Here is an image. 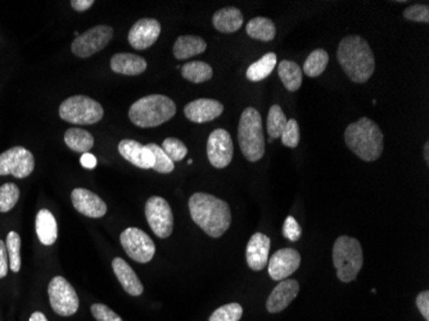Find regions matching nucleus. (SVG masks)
<instances>
[{
    "instance_id": "obj_1",
    "label": "nucleus",
    "mask_w": 429,
    "mask_h": 321,
    "mask_svg": "<svg viewBox=\"0 0 429 321\" xmlns=\"http://www.w3.org/2000/svg\"><path fill=\"white\" fill-rule=\"evenodd\" d=\"M337 59L346 76L357 84H364L376 71V57L369 43L359 35H350L341 40Z\"/></svg>"
},
{
    "instance_id": "obj_2",
    "label": "nucleus",
    "mask_w": 429,
    "mask_h": 321,
    "mask_svg": "<svg viewBox=\"0 0 429 321\" xmlns=\"http://www.w3.org/2000/svg\"><path fill=\"white\" fill-rule=\"evenodd\" d=\"M189 211L193 221L212 238H220L231 228V207L215 196L207 193L193 194L189 199Z\"/></svg>"
},
{
    "instance_id": "obj_3",
    "label": "nucleus",
    "mask_w": 429,
    "mask_h": 321,
    "mask_svg": "<svg viewBox=\"0 0 429 321\" xmlns=\"http://www.w3.org/2000/svg\"><path fill=\"white\" fill-rule=\"evenodd\" d=\"M346 145L365 162H373L383 153V132L368 117H361L347 126L344 132Z\"/></svg>"
},
{
    "instance_id": "obj_4",
    "label": "nucleus",
    "mask_w": 429,
    "mask_h": 321,
    "mask_svg": "<svg viewBox=\"0 0 429 321\" xmlns=\"http://www.w3.org/2000/svg\"><path fill=\"white\" fill-rule=\"evenodd\" d=\"M176 113V105L172 99L152 94L137 100L129 110V118L138 127H157L170 121Z\"/></svg>"
},
{
    "instance_id": "obj_5",
    "label": "nucleus",
    "mask_w": 429,
    "mask_h": 321,
    "mask_svg": "<svg viewBox=\"0 0 429 321\" xmlns=\"http://www.w3.org/2000/svg\"><path fill=\"white\" fill-rule=\"evenodd\" d=\"M238 142L243 156L250 162H258L265 154V137L263 118L253 107H247L239 121Z\"/></svg>"
},
{
    "instance_id": "obj_6",
    "label": "nucleus",
    "mask_w": 429,
    "mask_h": 321,
    "mask_svg": "<svg viewBox=\"0 0 429 321\" xmlns=\"http://www.w3.org/2000/svg\"><path fill=\"white\" fill-rule=\"evenodd\" d=\"M333 265L337 270V278L341 282H354L364 265L363 248L360 242L351 236H339L333 246Z\"/></svg>"
},
{
    "instance_id": "obj_7",
    "label": "nucleus",
    "mask_w": 429,
    "mask_h": 321,
    "mask_svg": "<svg viewBox=\"0 0 429 321\" xmlns=\"http://www.w3.org/2000/svg\"><path fill=\"white\" fill-rule=\"evenodd\" d=\"M103 107L85 95H73L60 105V116L70 124L92 125L103 118Z\"/></svg>"
},
{
    "instance_id": "obj_8",
    "label": "nucleus",
    "mask_w": 429,
    "mask_h": 321,
    "mask_svg": "<svg viewBox=\"0 0 429 321\" xmlns=\"http://www.w3.org/2000/svg\"><path fill=\"white\" fill-rule=\"evenodd\" d=\"M48 295H49L51 306L55 314L60 316H71L78 312L79 297L76 295L73 285L67 282L65 278L62 276L53 278L49 283Z\"/></svg>"
},
{
    "instance_id": "obj_9",
    "label": "nucleus",
    "mask_w": 429,
    "mask_h": 321,
    "mask_svg": "<svg viewBox=\"0 0 429 321\" xmlns=\"http://www.w3.org/2000/svg\"><path fill=\"white\" fill-rule=\"evenodd\" d=\"M112 38V27L98 25L76 36V39L73 41L71 49L73 54L79 58H89L95 53L100 52L103 48H106Z\"/></svg>"
},
{
    "instance_id": "obj_10",
    "label": "nucleus",
    "mask_w": 429,
    "mask_h": 321,
    "mask_svg": "<svg viewBox=\"0 0 429 321\" xmlns=\"http://www.w3.org/2000/svg\"><path fill=\"white\" fill-rule=\"evenodd\" d=\"M121 246L127 256L139 263H149L156 253V246L151 236L138 228H127L120 236Z\"/></svg>"
},
{
    "instance_id": "obj_11",
    "label": "nucleus",
    "mask_w": 429,
    "mask_h": 321,
    "mask_svg": "<svg viewBox=\"0 0 429 321\" xmlns=\"http://www.w3.org/2000/svg\"><path fill=\"white\" fill-rule=\"evenodd\" d=\"M147 221L159 238H169L174 230V215L169 202L161 197H151L146 204Z\"/></svg>"
},
{
    "instance_id": "obj_12",
    "label": "nucleus",
    "mask_w": 429,
    "mask_h": 321,
    "mask_svg": "<svg viewBox=\"0 0 429 321\" xmlns=\"http://www.w3.org/2000/svg\"><path fill=\"white\" fill-rule=\"evenodd\" d=\"M35 169L33 153L23 147H14L0 154V175H14L17 179H25L31 175Z\"/></svg>"
},
{
    "instance_id": "obj_13",
    "label": "nucleus",
    "mask_w": 429,
    "mask_h": 321,
    "mask_svg": "<svg viewBox=\"0 0 429 321\" xmlns=\"http://www.w3.org/2000/svg\"><path fill=\"white\" fill-rule=\"evenodd\" d=\"M234 154V145L231 134L225 129H216L207 140V156L215 169H225L229 166Z\"/></svg>"
},
{
    "instance_id": "obj_14",
    "label": "nucleus",
    "mask_w": 429,
    "mask_h": 321,
    "mask_svg": "<svg viewBox=\"0 0 429 321\" xmlns=\"http://www.w3.org/2000/svg\"><path fill=\"white\" fill-rule=\"evenodd\" d=\"M301 265V255L295 248L277 251L269 260V275L272 280L282 282L297 271Z\"/></svg>"
},
{
    "instance_id": "obj_15",
    "label": "nucleus",
    "mask_w": 429,
    "mask_h": 321,
    "mask_svg": "<svg viewBox=\"0 0 429 321\" xmlns=\"http://www.w3.org/2000/svg\"><path fill=\"white\" fill-rule=\"evenodd\" d=\"M161 33V23L154 19L139 20L129 31V44L137 51L152 46Z\"/></svg>"
},
{
    "instance_id": "obj_16",
    "label": "nucleus",
    "mask_w": 429,
    "mask_h": 321,
    "mask_svg": "<svg viewBox=\"0 0 429 321\" xmlns=\"http://www.w3.org/2000/svg\"><path fill=\"white\" fill-rule=\"evenodd\" d=\"M224 112V105L216 99L201 98L185 105V117L196 124H205L212 121Z\"/></svg>"
},
{
    "instance_id": "obj_17",
    "label": "nucleus",
    "mask_w": 429,
    "mask_h": 321,
    "mask_svg": "<svg viewBox=\"0 0 429 321\" xmlns=\"http://www.w3.org/2000/svg\"><path fill=\"white\" fill-rule=\"evenodd\" d=\"M73 207L84 216L100 219L107 214V204L90 190L76 188L71 194Z\"/></svg>"
},
{
    "instance_id": "obj_18",
    "label": "nucleus",
    "mask_w": 429,
    "mask_h": 321,
    "mask_svg": "<svg viewBox=\"0 0 429 321\" xmlns=\"http://www.w3.org/2000/svg\"><path fill=\"white\" fill-rule=\"evenodd\" d=\"M300 292V284L293 279H284L277 284L266 302L268 312L277 314L291 305Z\"/></svg>"
},
{
    "instance_id": "obj_19",
    "label": "nucleus",
    "mask_w": 429,
    "mask_h": 321,
    "mask_svg": "<svg viewBox=\"0 0 429 321\" xmlns=\"http://www.w3.org/2000/svg\"><path fill=\"white\" fill-rule=\"evenodd\" d=\"M270 239L263 233H256L251 236L245 248V260L250 269L261 271L269 263Z\"/></svg>"
},
{
    "instance_id": "obj_20",
    "label": "nucleus",
    "mask_w": 429,
    "mask_h": 321,
    "mask_svg": "<svg viewBox=\"0 0 429 321\" xmlns=\"http://www.w3.org/2000/svg\"><path fill=\"white\" fill-rule=\"evenodd\" d=\"M120 154L130 164L143 170H149L154 166V156L147 145L140 144L137 140L124 139L119 144Z\"/></svg>"
},
{
    "instance_id": "obj_21",
    "label": "nucleus",
    "mask_w": 429,
    "mask_h": 321,
    "mask_svg": "<svg viewBox=\"0 0 429 321\" xmlns=\"http://www.w3.org/2000/svg\"><path fill=\"white\" fill-rule=\"evenodd\" d=\"M113 73L126 76H138L147 70V60L132 53H117L111 58Z\"/></svg>"
},
{
    "instance_id": "obj_22",
    "label": "nucleus",
    "mask_w": 429,
    "mask_h": 321,
    "mask_svg": "<svg viewBox=\"0 0 429 321\" xmlns=\"http://www.w3.org/2000/svg\"><path fill=\"white\" fill-rule=\"evenodd\" d=\"M112 268L115 274L119 279L120 284L122 285V288L125 289V292H127L129 295L137 297V295H140L144 292V287H143L142 282L139 280L138 275L132 269V266L124 261L122 258L116 257L112 261Z\"/></svg>"
},
{
    "instance_id": "obj_23",
    "label": "nucleus",
    "mask_w": 429,
    "mask_h": 321,
    "mask_svg": "<svg viewBox=\"0 0 429 321\" xmlns=\"http://www.w3.org/2000/svg\"><path fill=\"white\" fill-rule=\"evenodd\" d=\"M243 14L235 7L223 8L213 14L212 23L220 33H237L243 25Z\"/></svg>"
},
{
    "instance_id": "obj_24",
    "label": "nucleus",
    "mask_w": 429,
    "mask_h": 321,
    "mask_svg": "<svg viewBox=\"0 0 429 321\" xmlns=\"http://www.w3.org/2000/svg\"><path fill=\"white\" fill-rule=\"evenodd\" d=\"M36 234L44 246H53L58 238V225L49 210H40L36 215Z\"/></svg>"
},
{
    "instance_id": "obj_25",
    "label": "nucleus",
    "mask_w": 429,
    "mask_h": 321,
    "mask_svg": "<svg viewBox=\"0 0 429 321\" xmlns=\"http://www.w3.org/2000/svg\"><path fill=\"white\" fill-rule=\"evenodd\" d=\"M207 44L205 40L199 36L193 35H184L179 36L175 44H174V56L176 59L192 58L194 56H198L201 53L206 52Z\"/></svg>"
},
{
    "instance_id": "obj_26",
    "label": "nucleus",
    "mask_w": 429,
    "mask_h": 321,
    "mask_svg": "<svg viewBox=\"0 0 429 321\" xmlns=\"http://www.w3.org/2000/svg\"><path fill=\"white\" fill-rule=\"evenodd\" d=\"M277 75L288 92H297L302 85V70L293 60L283 59L277 66Z\"/></svg>"
},
{
    "instance_id": "obj_27",
    "label": "nucleus",
    "mask_w": 429,
    "mask_h": 321,
    "mask_svg": "<svg viewBox=\"0 0 429 321\" xmlns=\"http://www.w3.org/2000/svg\"><path fill=\"white\" fill-rule=\"evenodd\" d=\"M277 60L275 53H266L265 56L258 59V62L252 63L251 66L247 68V73H245L247 79L252 83H258V81L266 79L274 71V68L277 66Z\"/></svg>"
},
{
    "instance_id": "obj_28",
    "label": "nucleus",
    "mask_w": 429,
    "mask_h": 321,
    "mask_svg": "<svg viewBox=\"0 0 429 321\" xmlns=\"http://www.w3.org/2000/svg\"><path fill=\"white\" fill-rule=\"evenodd\" d=\"M245 33L252 39L260 41H271L277 35V27L270 19L266 17H255L245 27Z\"/></svg>"
},
{
    "instance_id": "obj_29",
    "label": "nucleus",
    "mask_w": 429,
    "mask_h": 321,
    "mask_svg": "<svg viewBox=\"0 0 429 321\" xmlns=\"http://www.w3.org/2000/svg\"><path fill=\"white\" fill-rule=\"evenodd\" d=\"M65 143L70 149L78 153H89L94 145L92 134L84 129H68L65 132Z\"/></svg>"
},
{
    "instance_id": "obj_30",
    "label": "nucleus",
    "mask_w": 429,
    "mask_h": 321,
    "mask_svg": "<svg viewBox=\"0 0 429 321\" xmlns=\"http://www.w3.org/2000/svg\"><path fill=\"white\" fill-rule=\"evenodd\" d=\"M181 75L185 80L191 81L193 84H202L212 79L213 70L206 62L194 60V62H188L181 67Z\"/></svg>"
},
{
    "instance_id": "obj_31",
    "label": "nucleus",
    "mask_w": 429,
    "mask_h": 321,
    "mask_svg": "<svg viewBox=\"0 0 429 321\" xmlns=\"http://www.w3.org/2000/svg\"><path fill=\"white\" fill-rule=\"evenodd\" d=\"M329 63V54L324 49H315L304 60V73L309 78H317L325 71Z\"/></svg>"
},
{
    "instance_id": "obj_32",
    "label": "nucleus",
    "mask_w": 429,
    "mask_h": 321,
    "mask_svg": "<svg viewBox=\"0 0 429 321\" xmlns=\"http://www.w3.org/2000/svg\"><path fill=\"white\" fill-rule=\"evenodd\" d=\"M288 122V118L285 117L283 110L277 105H271L270 111L268 113V134L271 139L280 138L282 132H284L285 126Z\"/></svg>"
},
{
    "instance_id": "obj_33",
    "label": "nucleus",
    "mask_w": 429,
    "mask_h": 321,
    "mask_svg": "<svg viewBox=\"0 0 429 321\" xmlns=\"http://www.w3.org/2000/svg\"><path fill=\"white\" fill-rule=\"evenodd\" d=\"M7 247L8 260L11 263V270L14 273H18L21 269V238L18 233L11 231L7 236Z\"/></svg>"
},
{
    "instance_id": "obj_34",
    "label": "nucleus",
    "mask_w": 429,
    "mask_h": 321,
    "mask_svg": "<svg viewBox=\"0 0 429 321\" xmlns=\"http://www.w3.org/2000/svg\"><path fill=\"white\" fill-rule=\"evenodd\" d=\"M20 199V189L14 183H7L0 186V212L12 210Z\"/></svg>"
},
{
    "instance_id": "obj_35",
    "label": "nucleus",
    "mask_w": 429,
    "mask_h": 321,
    "mask_svg": "<svg viewBox=\"0 0 429 321\" xmlns=\"http://www.w3.org/2000/svg\"><path fill=\"white\" fill-rule=\"evenodd\" d=\"M243 315V307L239 303H228L215 310L208 321H239Z\"/></svg>"
},
{
    "instance_id": "obj_36",
    "label": "nucleus",
    "mask_w": 429,
    "mask_h": 321,
    "mask_svg": "<svg viewBox=\"0 0 429 321\" xmlns=\"http://www.w3.org/2000/svg\"><path fill=\"white\" fill-rule=\"evenodd\" d=\"M147 148H149V151L152 152L153 156H154L153 170L157 171L159 174H170L174 171L175 164L167 157V154L159 145L149 143V144H147Z\"/></svg>"
},
{
    "instance_id": "obj_37",
    "label": "nucleus",
    "mask_w": 429,
    "mask_h": 321,
    "mask_svg": "<svg viewBox=\"0 0 429 321\" xmlns=\"http://www.w3.org/2000/svg\"><path fill=\"white\" fill-rule=\"evenodd\" d=\"M161 148L164 149V152L167 154V157L170 158L174 164L181 161L188 154L186 145L181 140L176 138L165 139Z\"/></svg>"
},
{
    "instance_id": "obj_38",
    "label": "nucleus",
    "mask_w": 429,
    "mask_h": 321,
    "mask_svg": "<svg viewBox=\"0 0 429 321\" xmlns=\"http://www.w3.org/2000/svg\"><path fill=\"white\" fill-rule=\"evenodd\" d=\"M280 139H282V143L288 148H296L300 144V139H301L300 126H298V122L295 118L288 120L287 126H285L284 132L280 135Z\"/></svg>"
},
{
    "instance_id": "obj_39",
    "label": "nucleus",
    "mask_w": 429,
    "mask_h": 321,
    "mask_svg": "<svg viewBox=\"0 0 429 321\" xmlns=\"http://www.w3.org/2000/svg\"><path fill=\"white\" fill-rule=\"evenodd\" d=\"M403 17L406 20L414 21V22H429V6L428 4H414L410 6L403 11Z\"/></svg>"
},
{
    "instance_id": "obj_40",
    "label": "nucleus",
    "mask_w": 429,
    "mask_h": 321,
    "mask_svg": "<svg viewBox=\"0 0 429 321\" xmlns=\"http://www.w3.org/2000/svg\"><path fill=\"white\" fill-rule=\"evenodd\" d=\"M301 234H302V230H301L297 220L293 216L287 217L283 225V236L291 242H297L298 239L301 238Z\"/></svg>"
},
{
    "instance_id": "obj_41",
    "label": "nucleus",
    "mask_w": 429,
    "mask_h": 321,
    "mask_svg": "<svg viewBox=\"0 0 429 321\" xmlns=\"http://www.w3.org/2000/svg\"><path fill=\"white\" fill-rule=\"evenodd\" d=\"M92 314L97 321H122L119 315L102 303H94L92 306Z\"/></svg>"
},
{
    "instance_id": "obj_42",
    "label": "nucleus",
    "mask_w": 429,
    "mask_h": 321,
    "mask_svg": "<svg viewBox=\"0 0 429 321\" xmlns=\"http://www.w3.org/2000/svg\"><path fill=\"white\" fill-rule=\"evenodd\" d=\"M416 307L425 321H429V292L424 290L416 297Z\"/></svg>"
},
{
    "instance_id": "obj_43",
    "label": "nucleus",
    "mask_w": 429,
    "mask_h": 321,
    "mask_svg": "<svg viewBox=\"0 0 429 321\" xmlns=\"http://www.w3.org/2000/svg\"><path fill=\"white\" fill-rule=\"evenodd\" d=\"M9 268V260H8L7 247L6 243L0 241V279L6 278Z\"/></svg>"
},
{
    "instance_id": "obj_44",
    "label": "nucleus",
    "mask_w": 429,
    "mask_h": 321,
    "mask_svg": "<svg viewBox=\"0 0 429 321\" xmlns=\"http://www.w3.org/2000/svg\"><path fill=\"white\" fill-rule=\"evenodd\" d=\"M92 4H94V0H73L71 1V6L78 12L88 11L89 8L92 7Z\"/></svg>"
},
{
    "instance_id": "obj_45",
    "label": "nucleus",
    "mask_w": 429,
    "mask_h": 321,
    "mask_svg": "<svg viewBox=\"0 0 429 321\" xmlns=\"http://www.w3.org/2000/svg\"><path fill=\"white\" fill-rule=\"evenodd\" d=\"M80 164H83L85 169L92 170L97 166V158H95V156H92V153H84L83 157L80 159Z\"/></svg>"
},
{
    "instance_id": "obj_46",
    "label": "nucleus",
    "mask_w": 429,
    "mask_h": 321,
    "mask_svg": "<svg viewBox=\"0 0 429 321\" xmlns=\"http://www.w3.org/2000/svg\"><path fill=\"white\" fill-rule=\"evenodd\" d=\"M30 321H48V319L43 312H33L30 317Z\"/></svg>"
},
{
    "instance_id": "obj_47",
    "label": "nucleus",
    "mask_w": 429,
    "mask_h": 321,
    "mask_svg": "<svg viewBox=\"0 0 429 321\" xmlns=\"http://www.w3.org/2000/svg\"><path fill=\"white\" fill-rule=\"evenodd\" d=\"M423 153H424V159H425V162L429 164V142H425L424 148H423Z\"/></svg>"
}]
</instances>
